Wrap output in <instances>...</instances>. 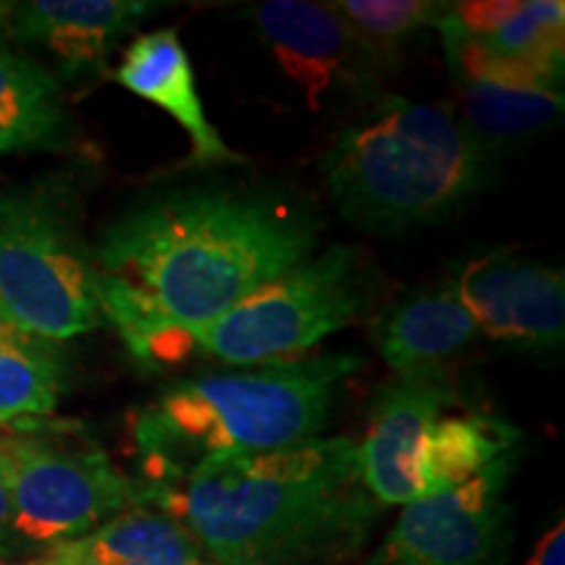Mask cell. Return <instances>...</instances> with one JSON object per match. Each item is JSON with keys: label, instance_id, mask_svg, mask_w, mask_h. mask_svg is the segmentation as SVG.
<instances>
[{"label": "cell", "instance_id": "cell-21", "mask_svg": "<svg viewBox=\"0 0 565 565\" xmlns=\"http://www.w3.org/2000/svg\"><path fill=\"white\" fill-rule=\"evenodd\" d=\"M565 3L561 0H526L498 30L475 38L479 45L503 58L536 71L553 84L563 76Z\"/></svg>", "mask_w": 565, "mask_h": 565}, {"label": "cell", "instance_id": "cell-13", "mask_svg": "<svg viewBox=\"0 0 565 565\" xmlns=\"http://www.w3.org/2000/svg\"><path fill=\"white\" fill-rule=\"evenodd\" d=\"M158 9L141 0H34L13 11L11 34L45 47L66 76L100 74L121 38Z\"/></svg>", "mask_w": 565, "mask_h": 565}, {"label": "cell", "instance_id": "cell-16", "mask_svg": "<svg viewBox=\"0 0 565 565\" xmlns=\"http://www.w3.org/2000/svg\"><path fill=\"white\" fill-rule=\"evenodd\" d=\"M68 134L61 82L30 55L0 45V154L61 150Z\"/></svg>", "mask_w": 565, "mask_h": 565}, {"label": "cell", "instance_id": "cell-1", "mask_svg": "<svg viewBox=\"0 0 565 565\" xmlns=\"http://www.w3.org/2000/svg\"><path fill=\"white\" fill-rule=\"evenodd\" d=\"M322 217L286 186L186 181L126 207L95 246L97 270L196 335L320 249Z\"/></svg>", "mask_w": 565, "mask_h": 565}, {"label": "cell", "instance_id": "cell-22", "mask_svg": "<svg viewBox=\"0 0 565 565\" xmlns=\"http://www.w3.org/2000/svg\"><path fill=\"white\" fill-rule=\"evenodd\" d=\"M345 19V24L362 38L370 51L385 63L401 53L414 34L437 26L450 3L427 0H338L330 3Z\"/></svg>", "mask_w": 565, "mask_h": 565}, {"label": "cell", "instance_id": "cell-2", "mask_svg": "<svg viewBox=\"0 0 565 565\" xmlns=\"http://www.w3.org/2000/svg\"><path fill=\"white\" fill-rule=\"evenodd\" d=\"M139 500L160 505L221 565L343 563L362 550L380 508L364 487L359 445L322 435L210 456Z\"/></svg>", "mask_w": 565, "mask_h": 565}, {"label": "cell", "instance_id": "cell-24", "mask_svg": "<svg viewBox=\"0 0 565 565\" xmlns=\"http://www.w3.org/2000/svg\"><path fill=\"white\" fill-rule=\"evenodd\" d=\"M526 565H565V524H557L536 542L532 557Z\"/></svg>", "mask_w": 565, "mask_h": 565}, {"label": "cell", "instance_id": "cell-15", "mask_svg": "<svg viewBox=\"0 0 565 565\" xmlns=\"http://www.w3.org/2000/svg\"><path fill=\"white\" fill-rule=\"evenodd\" d=\"M40 565H196L200 545L162 511H126L79 540L53 545Z\"/></svg>", "mask_w": 565, "mask_h": 565}, {"label": "cell", "instance_id": "cell-20", "mask_svg": "<svg viewBox=\"0 0 565 565\" xmlns=\"http://www.w3.org/2000/svg\"><path fill=\"white\" fill-rule=\"evenodd\" d=\"M97 301L103 320L116 324L131 356L145 366H173L196 349L194 335L173 324L154 303L126 282L97 270Z\"/></svg>", "mask_w": 565, "mask_h": 565}, {"label": "cell", "instance_id": "cell-3", "mask_svg": "<svg viewBox=\"0 0 565 565\" xmlns=\"http://www.w3.org/2000/svg\"><path fill=\"white\" fill-rule=\"evenodd\" d=\"M492 154L454 110L380 95L335 131L322 175L345 223L401 233L440 223L482 192Z\"/></svg>", "mask_w": 565, "mask_h": 565}, {"label": "cell", "instance_id": "cell-4", "mask_svg": "<svg viewBox=\"0 0 565 565\" xmlns=\"http://www.w3.org/2000/svg\"><path fill=\"white\" fill-rule=\"evenodd\" d=\"M359 366V353H322L194 374L141 408L134 440L152 482H168L210 456L286 448L317 437Z\"/></svg>", "mask_w": 565, "mask_h": 565}, {"label": "cell", "instance_id": "cell-12", "mask_svg": "<svg viewBox=\"0 0 565 565\" xmlns=\"http://www.w3.org/2000/svg\"><path fill=\"white\" fill-rule=\"evenodd\" d=\"M113 76L141 100L166 110L186 131L192 141V166H228L242 160L210 124L192 61L175 30H154L131 40Z\"/></svg>", "mask_w": 565, "mask_h": 565}, {"label": "cell", "instance_id": "cell-11", "mask_svg": "<svg viewBox=\"0 0 565 565\" xmlns=\"http://www.w3.org/2000/svg\"><path fill=\"white\" fill-rule=\"evenodd\" d=\"M456 387L445 370L404 374L383 385L372 401L359 466L366 492L377 505L419 500L416 461L429 427L456 406Z\"/></svg>", "mask_w": 565, "mask_h": 565}, {"label": "cell", "instance_id": "cell-14", "mask_svg": "<svg viewBox=\"0 0 565 565\" xmlns=\"http://www.w3.org/2000/svg\"><path fill=\"white\" fill-rule=\"evenodd\" d=\"M477 335L454 278L406 294L372 320L374 345L398 377L445 370Z\"/></svg>", "mask_w": 565, "mask_h": 565}, {"label": "cell", "instance_id": "cell-8", "mask_svg": "<svg viewBox=\"0 0 565 565\" xmlns=\"http://www.w3.org/2000/svg\"><path fill=\"white\" fill-rule=\"evenodd\" d=\"M515 450L469 482L404 508L372 565H503L511 545L505 484Z\"/></svg>", "mask_w": 565, "mask_h": 565}, {"label": "cell", "instance_id": "cell-6", "mask_svg": "<svg viewBox=\"0 0 565 565\" xmlns=\"http://www.w3.org/2000/svg\"><path fill=\"white\" fill-rule=\"evenodd\" d=\"M377 294L370 257L356 246H330L257 288L194 335L196 349L228 364L299 359L356 320Z\"/></svg>", "mask_w": 565, "mask_h": 565}, {"label": "cell", "instance_id": "cell-19", "mask_svg": "<svg viewBox=\"0 0 565 565\" xmlns=\"http://www.w3.org/2000/svg\"><path fill=\"white\" fill-rule=\"evenodd\" d=\"M458 89V121L487 150L505 141L545 131L563 116L561 89H521L505 84L454 79Z\"/></svg>", "mask_w": 565, "mask_h": 565}, {"label": "cell", "instance_id": "cell-10", "mask_svg": "<svg viewBox=\"0 0 565 565\" xmlns=\"http://www.w3.org/2000/svg\"><path fill=\"white\" fill-rule=\"evenodd\" d=\"M254 24L288 79L312 110L335 89H372L385 63L345 24L330 3L267 0L252 11Z\"/></svg>", "mask_w": 565, "mask_h": 565}, {"label": "cell", "instance_id": "cell-17", "mask_svg": "<svg viewBox=\"0 0 565 565\" xmlns=\"http://www.w3.org/2000/svg\"><path fill=\"white\" fill-rule=\"evenodd\" d=\"M515 427L484 412L443 414L429 427L416 461L419 498L469 482L500 456L515 450Z\"/></svg>", "mask_w": 565, "mask_h": 565}, {"label": "cell", "instance_id": "cell-25", "mask_svg": "<svg viewBox=\"0 0 565 565\" xmlns=\"http://www.w3.org/2000/svg\"><path fill=\"white\" fill-rule=\"evenodd\" d=\"M26 565H40V563H38V561H32V563H26Z\"/></svg>", "mask_w": 565, "mask_h": 565}, {"label": "cell", "instance_id": "cell-26", "mask_svg": "<svg viewBox=\"0 0 565 565\" xmlns=\"http://www.w3.org/2000/svg\"><path fill=\"white\" fill-rule=\"evenodd\" d=\"M196 565H204V563H196Z\"/></svg>", "mask_w": 565, "mask_h": 565}, {"label": "cell", "instance_id": "cell-5", "mask_svg": "<svg viewBox=\"0 0 565 565\" xmlns=\"http://www.w3.org/2000/svg\"><path fill=\"white\" fill-rule=\"evenodd\" d=\"M0 317L55 343L103 324L74 175L0 194Z\"/></svg>", "mask_w": 565, "mask_h": 565}, {"label": "cell", "instance_id": "cell-18", "mask_svg": "<svg viewBox=\"0 0 565 565\" xmlns=\"http://www.w3.org/2000/svg\"><path fill=\"white\" fill-rule=\"evenodd\" d=\"M68 385L61 343L0 317V427L55 412Z\"/></svg>", "mask_w": 565, "mask_h": 565}, {"label": "cell", "instance_id": "cell-9", "mask_svg": "<svg viewBox=\"0 0 565 565\" xmlns=\"http://www.w3.org/2000/svg\"><path fill=\"white\" fill-rule=\"evenodd\" d=\"M479 333L511 349L547 353L563 345L565 275L513 252H490L466 263L454 278Z\"/></svg>", "mask_w": 565, "mask_h": 565}, {"label": "cell", "instance_id": "cell-7", "mask_svg": "<svg viewBox=\"0 0 565 565\" xmlns=\"http://www.w3.org/2000/svg\"><path fill=\"white\" fill-rule=\"evenodd\" d=\"M19 542L61 545L95 532L141 498L100 448L21 437L0 443Z\"/></svg>", "mask_w": 565, "mask_h": 565}, {"label": "cell", "instance_id": "cell-23", "mask_svg": "<svg viewBox=\"0 0 565 565\" xmlns=\"http://www.w3.org/2000/svg\"><path fill=\"white\" fill-rule=\"evenodd\" d=\"M19 540L13 532V505H11V487L9 471H6V458L0 450V557L11 555L17 550Z\"/></svg>", "mask_w": 565, "mask_h": 565}]
</instances>
